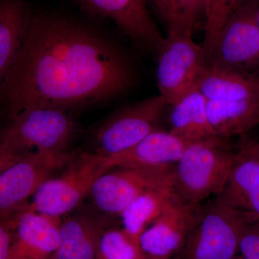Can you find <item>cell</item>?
Wrapping results in <instances>:
<instances>
[{
    "instance_id": "7a4b0ae2",
    "label": "cell",
    "mask_w": 259,
    "mask_h": 259,
    "mask_svg": "<svg viewBox=\"0 0 259 259\" xmlns=\"http://www.w3.org/2000/svg\"><path fill=\"white\" fill-rule=\"evenodd\" d=\"M234 151L228 140L212 136L188 143L175 164L173 192L183 203L198 207L226 185Z\"/></svg>"
},
{
    "instance_id": "ac0fdd59",
    "label": "cell",
    "mask_w": 259,
    "mask_h": 259,
    "mask_svg": "<svg viewBox=\"0 0 259 259\" xmlns=\"http://www.w3.org/2000/svg\"><path fill=\"white\" fill-rule=\"evenodd\" d=\"M207 115L215 136L228 140L259 123V100H207Z\"/></svg>"
},
{
    "instance_id": "ffe728a7",
    "label": "cell",
    "mask_w": 259,
    "mask_h": 259,
    "mask_svg": "<svg viewBox=\"0 0 259 259\" xmlns=\"http://www.w3.org/2000/svg\"><path fill=\"white\" fill-rule=\"evenodd\" d=\"M32 16L22 0H0V83L23 44Z\"/></svg>"
},
{
    "instance_id": "277c9868",
    "label": "cell",
    "mask_w": 259,
    "mask_h": 259,
    "mask_svg": "<svg viewBox=\"0 0 259 259\" xmlns=\"http://www.w3.org/2000/svg\"><path fill=\"white\" fill-rule=\"evenodd\" d=\"M67 167L60 177L42 184L27 209L62 218L79 207L97 179L110 170L105 156L96 153L77 155Z\"/></svg>"
},
{
    "instance_id": "d6986e66",
    "label": "cell",
    "mask_w": 259,
    "mask_h": 259,
    "mask_svg": "<svg viewBox=\"0 0 259 259\" xmlns=\"http://www.w3.org/2000/svg\"><path fill=\"white\" fill-rule=\"evenodd\" d=\"M207 100L197 89L171 104L169 132L187 142L214 136L209 123Z\"/></svg>"
},
{
    "instance_id": "4fadbf2b",
    "label": "cell",
    "mask_w": 259,
    "mask_h": 259,
    "mask_svg": "<svg viewBox=\"0 0 259 259\" xmlns=\"http://www.w3.org/2000/svg\"><path fill=\"white\" fill-rule=\"evenodd\" d=\"M110 19L134 42L157 55L164 38L150 16L147 0H73Z\"/></svg>"
},
{
    "instance_id": "5bb4252c",
    "label": "cell",
    "mask_w": 259,
    "mask_h": 259,
    "mask_svg": "<svg viewBox=\"0 0 259 259\" xmlns=\"http://www.w3.org/2000/svg\"><path fill=\"white\" fill-rule=\"evenodd\" d=\"M61 218L25 209L18 213L8 259H52L60 240Z\"/></svg>"
},
{
    "instance_id": "ba28073f",
    "label": "cell",
    "mask_w": 259,
    "mask_h": 259,
    "mask_svg": "<svg viewBox=\"0 0 259 259\" xmlns=\"http://www.w3.org/2000/svg\"><path fill=\"white\" fill-rule=\"evenodd\" d=\"M259 0H242L220 32L207 58L209 67L258 73Z\"/></svg>"
},
{
    "instance_id": "f1b7e54d",
    "label": "cell",
    "mask_w": 259,
    "mask_h": 259,
    "mask_svg": "<svg viewBox=\"0 0 259 259\" xmlns=\"http://www.w3.org/2000/svg\"><path fill=\"white\" fill-rule=\"evenodd\" d=\"M140 259H175V258H163V257L151 256V255H146Z\"/></svg>"
},
{
    "instance_id": "4dcf8cb0",
    "label": "cell",
    "mask_w": 259,
    "mask_h": 259,
    "mask_svg": "<svg viewBox=\"0 0 259 259\" xmlns=\"http://www.w3.org/2000/svg\"><path fill=\"white\" fill-rule=\"evenodd\" d=\"M258 156H259V143H258Z\"/></svg>"
},
{
    "instance_id": "7402d4cb",
    "label": "cell",
    "mask_w": 259,
    "mask_h": 259,
    "mask_svg": "<svg viewBox=\"0 0 259 259\" xmlns=\"http://www.w3.org/2000/svg\"><path fill=\"white\" fill-rule=\"evenodd\" d=\"M146 255L139 238L122 227L110 226L102 233L97 259H140Z\"/></svg>"
},
{
    "instance_id": "e0dca14e",
    "label": "cell",
    "mask_w": 259,
    "mask_h": 259,
    "mask_svg": "<svg viewBox=\"0 0 259 259\" xmlns=\"http://www.w3.org/2000/svg\"><path fill=\"white\" fill-rule=\"evenodd\" d=\"M197 89L207 100H259V74L208 66Z\"/></svg>"
},
{
    "instance_id": "52a82bcc",
    "label": "cell",
    "mask_w": 259,
    "mask_h": 259,
    "mask_svg": "<svg viewBox=\"0 0 259 259\" xmlns=\"http://www.w3.org/2000/svg\"><path fill=\"white\" fill-rule=\"evenodd\" d=\"M156 79L160 95L169 105L197 89L208 67L203 48L192 36L168 32L157 54Z\"/></svg>"
},
{
    "instance_id": "8fae6325",
    "label": "cell",
    "mask_w": 259,
    "mask_h": 259,
    "mask_svg": "<svg viewBox=\"0 0 259 259\" xmlns=\"http://www.w3.org/2000/svg\"><path fill=\"white\" fill-rule=\"evenodd\" d=\"M214 198L247 221H259L258 143L240 141L226 185Z\"/></svg>"
},
{
    "instance_id": "6da1fadb",
    "label": "cell",
    "mask_w": 259,
    "mask_h": 259,
    "mask_svg": "<svg viewBox=\"0 0 259 259\" xmlns=\"http://www.w3.org/2000/svg\"><path fill=\"white\" fill-rule=\"evenodd\" d=\"M125 58L93 29L56 15H32L23 44L0 83L10 118L32 106L69 107L125 91Z\"/></svg>"
},
{
    "instance_id": "5b68a950",
    "label": "cell",
    "mask_w": 259,
    "mask_h": 259,
    "mask_svg": "<svg viewBox=\"0 0 259 259\" xmlns=\"http://www.w3.org/2000/svg\"><path fill=\"white\" fill-rule=\"evenodd\" d=\"M247 220L214 198L200 209L185 245L175 259H234Z\"/></svg>"
},
{
    "instance_id": "d4e9b609",
    "label": "cell",
    "mask_w": 259,
    "mask_h": 259,
    "mask_svg": "<svg viewBox=\"0 0 259 259\" xmlns=\"http://www.w3.org/2000/svg\"><path fill=\"white\" fill-rule=\"evenodd\" d=\"M234 259H259V221L245 223Z\"/></svg>"
},
{
    "instance_id": "484cf974",
    "label": "cell",
    "mask_w": 259,
    "mask_h": 259,
    "mask_svg": "<svg viewBox=\"0 0 259 259\" xmlns=\"http://www.w3.org/2000/svg\"><path fill=\"white\" fill-rule=\"evenodd\" d=\"M18 213L0 218V259L8 258Z\"/></svg>"
},
{
    "instance_id": "603a6c76",
    "label": "cell",
    "mask_w": 259,
    "mask_h": 259,
    "mask_svg": "<svg viewBox=\"0 0 259 259\" xmlns=\"http://www.w3.org/2000/svg\"><path fill=\"white\" fill-rule=\"evenodd\" d=\"M242 0H204V41L206 57L208 58L220 32Z\"/></svg>"
},
{
    "instance_id": "8992f818",
    "label": "cell",
    "mask_w": 259,
    "mask_h": 259,
    "mask_svg": "<svg viewBox=\"0 0 259 259\" xmlns=\"http://www.w3.org/2000/svg\"><path fill=\"white\" fill-rule=\"evenodd\" d=\"M77 154L68 151H30L0 175V218L27 208L44 182L67 166Z\"/></svg>"
},
{
    "instance_id": "cb8c5ba5",
    "label": "cell",
    "mask_w": 259,
    "mask_h": 259,
    "mask_svg": "<svg viewBox=\"0 0 259 259\" xmlns=\"http://www.w3.org/2000/svg\"><path fill=\"white\" fill-rule=\"evenodd\" d=\"M204 18V0H176L175 21L168 32H176L192 36L194 30Z\"/></svg>"
},
{
    "instance_id": "9c48e42d",
    "label": "cell",
    "mask_w": 259,
    "mask_h": 259,
    "mask_svg": "<svg viewBox=\"0 0 259 259\" xmlns=\"http://www.w3.org/2000/svg\"><path fill=\"white\" fill-rule=\"evenodd\" d=\"M174 167L175 164L111 168L97 179L90 196L100 212L120 217L141 194L173 182Z\"/></svg>"
},
{
    "instance_id": "83f0119b",
    "label": "cell",
    "mask_w": 259,
    "mask_h": 259,
    "mask_svg": "<svg viewBox=\"0 0 259 259\" xmlns=\"http://www.w3.org/2000/svg\"><path fill=\"white\" fill-rule=\"evenodd\" d=\"M23 153H14L8 152L0 149V175L5 171L8 167L18 161L23 156Z\"/></svg>"
},
{
    "instance_id": "f546056e",
    "label": "cell",
    "mask_w": 259,
    "mask_h": 259,
    "mask_svg": "<svg viewBox=\"0 0 259 259\" xmlns=\"http://www.w3.org/2000/svg\"><path fill=\"white\" fill-rule=\"evenodd\" d=\"M256 20H257V24H258V29H259V5H258V10H257ZM258 73L259 74V69L258 71Z\"/></svg>"
},
{
    "instance_id": "2e32d148",
    "label": "cell",
    "mask_w": 259,
    "mask_h": 259,
    "mask_svg": "<svg viewBox=\"0 0 259 259\" xmlns=\"http://www.w3.org/2000/svg\"><path fill=\"white\" fill-rule=\"evenodd\" d=\"M187 141L171 133L156 129L129 149L105 156L110 169L117 167L174 165L180 159Z\"/></svg>"
},
{
    "instance_id": "7c38bea8",
    "label": "cell",
    "mask_w": 259,
    "mask_h": 259,
    "mask_svg": "<svg viewBox=\"0 0 259 259\" xmlns=\"http://www.w3.org/2000/svg\"><path fill=\"white\" fill-rule=\"evenodd\" d=\"M200 208L187 205L175 197L159 217L141 235L140 243L146 255L175 258L195 225Z\"/></svg>"
},
{
    "instance_id": "4316f807",
    "label": "cell",
    "mask_w": 259,
    "mask_h": 259,
    "mask_svg": "<svg viewBox=\"0 0 259 259\" xmlns=\"http://www.w3.org/2000/svg\"><path fill=\"white\" fill-rule=\"evenodd\" d=\"M154 7L161 18L169 27L176 15V0H147Z\"/></svg>"
},
{
    "instance_id": "9a60e30c",
    "label": "cell",
    "mask_w": 259,
    "mask_h": 259,
    "mask_svg": "<svg viewBox=\"0 0 259 259\" xmlns=\"http://www.w3.org/2000/svg\"><path fill=\"white\" fill-rule=\"evenodd\" d=\"M110 218L83 209L61 218L60 240L52 259H97L102 233L111 226Z\"/></svg>"
},
{
    "instance_id": "3957f363",
    "label": "cell",
    "mask_w": 259,
    "mask_h": 259,
    "mask_svg": "<svg viewBox=\"0 0 259 259\" xmlns=\"http://www.w3.org/2000/svg\"><path fill=\"white\" fill-rule=\"evenodd\" d=\"M76 125L66 110L32 106L11 118L0 132V149L8 152L64 151L74 138Z\"/></svg>"
},
{
    "instance_id": "44dd1931",
    "label": "cell",
    "mask_w": 259,
    "mask_h": 259,
    "mask_svg": "<svg viewBox=\"0 0 259 259\" xmlns=\"http://www.w3.org/2000/svg\"><path fill=\"white\" fill-rule=\"evenodd\" d=\"M173 182L146 191L134 199L120 215L122 227L136 238L155 222L173 196Z\"/></svg>"
},
{
    "instance_id": "30bf717a",
    "label": "cell",
    "mask_w": 259,
    "mask_h": 259,
    "mask_svg": "<svg viewBox=\"0 0 259 259\" xmlns=\"http://www.w3.org/2000/svg\"><path fill=\"white\" fill-rule=\"evenodd\" d=\"M168 105L166 99L159 95L122 110L97 131L95 153L113 156L138 144L157 129L158 120Z\"/></svg>"
}]
</instances>
